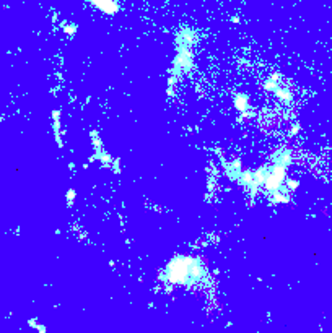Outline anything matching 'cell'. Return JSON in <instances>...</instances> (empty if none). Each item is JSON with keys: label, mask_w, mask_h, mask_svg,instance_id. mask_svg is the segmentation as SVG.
I'll list each match as a JSON object with an SVG mask.
<instances>
[{"label": "cell", "mask_w": 332, "mask_h": 333, "mask_svg": "<svg viewBox=\"0 0 332 333\" xmlns=\"http://www.w3.org/2000/svg\"><path fill=\"white\" fill-rule=\"evenodd\" d=\"M207 275V268L199 258L194 257H176L169 262L166 270V276L174 284H194L203 280Z\"/></svg>", "instance_id": "cell-1"}, {"label": "cell", "mask_w": 332, "mask_h": 333, "mask_svg": "<svg viewBox=\"0 0 332 333\" xmlns=\"http://www.w3.org/2000/svg\"><path fill=\"white\" fill-rule=\"evenodd\" d=\"M234 104H236V107H238L239 111H244L246 107H247V96H244V94L238 96V98H236V101H234Z\"/></svg>", "instance_id": "cell-3"}, {"label": "cell", "mask_w": 332, "mask_h": 333, "mask_svg": "<svg viewBox=\"0 0 332 333\" xmlns=\"http://www.w3.org/2000/svg\"><path fill=\"white\" fill-rule=\"evenodd\" d=\"M91 5H95L98 10H101L106 15H114L119 11L117 0H90Z\"/></svg>", "instance_id": "cell-2"}]
</instances>
